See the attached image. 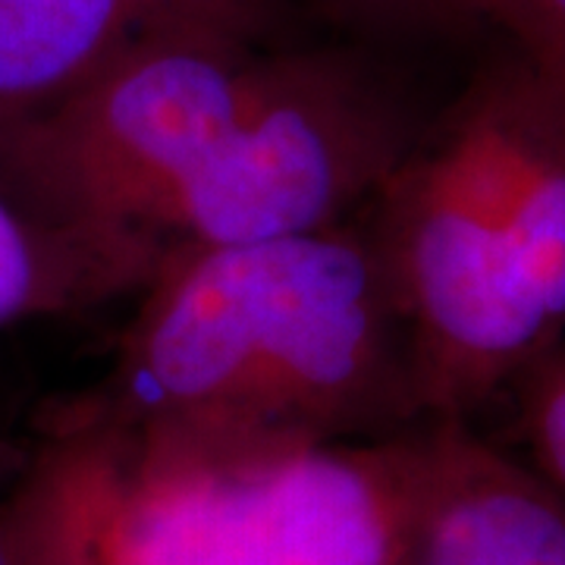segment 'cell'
<instances>
[{"label":"cell","mask_w":565,"mask_h":565,"mask_svg":"<svg viewBox=\"0 0 565 565\" xmlns=\"http://www.w3.org/2000/svg\"><path fill=\"white\" fill-rule=\"evenodd\" d=\"M145 282L141 270L44 230L0 195V330L35 318L88 315L132 299Z\"/></svg>","instance_id":"52a82bcc"},{"label":"cell","mask_w":565,"mask_h":565,"mask_svg":"<svg viewBox=\"0 0 565 565\" xmlns=\"http://www.w3.org/2000/svg\"><path fill=\"white\" fill-rule=\"evenodd\" d=\"M199 17H302L277 0H0V154L139 41Z\"/></svg>","instance_id":"8992f818"},{"label":"cell","mask_w":565,"mask_h":565,"mask_svg":"<svg viewBox=\"0 0 565 565\" xmlns=\"http://www.w3.org/2000/svg\"><path fill=\"white\" fill-rule=\"evenodd\" d=\"M437 422L565 343V63L481 35L371 202Z\"/></svg>","instance_id":"277c9868"},{"label":"cell","mask_w":565,"mask_h":565,"mask_svg":"<svg viewBox=\"0 0 565 565\" xmlns=\"http://www.w3.org/2000/svg\"><path fill=\"white\" fill-rule=\"evenodd\" d=\"M424 47L308 17H199L129 47L0 154V195L132 264L345 221L444 98Z\"/></svg>","instance_id":"6da1fadb"},{"label":"cell","mask_w":565,"mask_h":565,"mask_svg":"<svg viewBox=\"0 0 565 565\" xmlns=\"http://www.w3.org/2000/svg\"><path fill=\"white\" fill-rule=\"evenodd\" d=\"M22 456H25V444H17V440H10V437L0 434V497L7 493V487L13 481ZM0 565H10L7 563V553H3V544H0Z\"/></svg>","instance_id":"8fae6325"},{"label":"cell","mask_w":565,"mask_h":565,"mask_svg":"<svg viewBox=\"0 0 565 565\" xmlns=\"http://www.w3.org/2000/svg\"><path fill=\"white\" fill-rule=\"evenodd\" d=\"M35 422L384 440L437 418L367 204L167 262L132 296L102 371Z\"/></svg>","instance_id":"7a4b0ae2"},{"label":"cell","mask_w":565,"mask_h":565,"mask_svg":"<svg viewBox=\"0 0 565 565\" xmlns=\"http://www.w3.org/2000/svg\"><path fill=\"white\" fill-rule=\"evenodd\" d=\"M408 565H565V493L484 427L437 422Z\"/></svg>","instance_id":"5b68a950"},{"label":"cell","mask_w":565,"mask_h":565,"mask_svg":"<svg viewBox=\"0 0 565 565\" xmlns=\"http://www.w3.org/2000/svg\"><path fill=\"white\" fill-rule=\"evenodd\" d=\"M500 408L519 456L565 493V343L534 364Z\"/></svg>","instance_id":"9c48e42d"},{"label":"cell","mask_w":565,"mask_h":565,"mask_svg":"<svg viewBox=\"0 0 565 565\" xmlns=\"http://www.w3.org/2000/svg\"><path fill=\"white\" fill-rule=\"evenodd\" d=\"M462 20L487 32L565 63V0H452Z\"/></svg>","instance_id":"30bf717a"},{"label":"cell","mask_w":565,"mask_h":565,"mask_svg":"<svg viewBox=\"0 0 565 565\" xmlns=\"http://www.w3.org/2000/svg\"><path fill=\"white\" fill-rule=\"evenodd\" d=\"M434 424L311 440L35 422L0 544L10 565H408Z\"/></svg>","instance_id":"3957f363"},{"label":"cell","mask_w":565,"mask_h":565,"mask_svg":"<svg viewBox=\"0 0 565 565\" xmlns=\"http://www.w3.org/2000/svg\"><path fill=\"white\" fill-rule=\"evenodd\" d=\"M308 20L343 29L364 39L408 44V47H444L475 41L471 29L452 0H277Z\"/></svg>","instance_id":"ba28073f"}]
</instances>
